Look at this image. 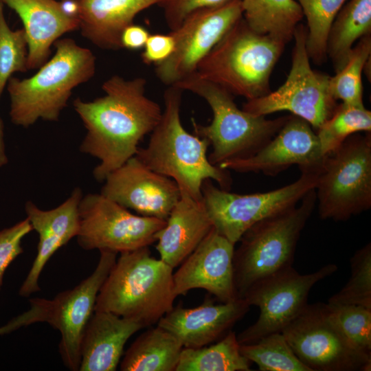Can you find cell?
<instances>
[{
	"label": "cell",
	"mask_w": 371,
	"mask_h": 371,
	"mask_svg": "<svg viewBox=\"0 0 371 371\" xmlns=\"http://www.w3.org/2000/svg\"><path fill=\"white\" fill-rule=\"evenodd\" d=\"M146 80L113 75L102 85L104 95L73 102L87 129L80 150L100 161L93 175L98 181L135 156L139 144L158 123L162 111L146 95Z\"/></svg>",
	"instance_id": "obj_1"
},
{
	"label": "cell",
	"mask_w": 371,
	"mask_h": 371,
	"mask_svg": "<svg viewBox=\"0 0 371 371\" xmlns=\"http://www.w3.org/2000/svg\"><path fill=\"white\" fill-rule=\"evenodd\" d=\"M183 92L175 85L164 91V111L147 146L139 147L135 156L152 170L173 179L181 196L200 201L205 180L215 181L220 188L229 190L232 178L228 170L209 161L210 142L184 128L180 116Z\"/></svg>",
	"instance_id": "obj_2"
},
{
	"label": "cell",
	"mask_w": 371,
	"mask_h": 371,
	"mask_svg": "<svg viewBox=\"0 0 371 371\" xmlns=\"http://www.w3.org/2000/svg\"><path fill=\"white\" fill-rule=\"evenodd\" d=\"M56 52L30 78L11 77L6 85L12 122L24 128L39 119L58 121L73 90L93 78L96 58L88 48L72 38H59Z\"/></svg>",
	"instance_id": "obj_3"
},
{
	"label": "cell",
	"mask_w": 371,
	"mask_h": 371,
	"mask_svg": "<svg viewBox=\"0 0 371 371\" xmlns=\"http://www.w3.org/2000/svg\"><path fill=\"white\" fill-rule=\"evenodd\" d=\"M176 297L173 268L144 247L120 253L100 289L94 311L133 319L145 328L170 311Z\"/></svg>",
	"instance_id": "obj_4"
},
{
	"label": "cell",
	"mask_w": 371,
	"mask_h": 371,
	"mask_svg": "<svg viewBox=\"0 0 371 371\" xmlns=\"http://www.w3.org/2000/svg\"><path fill=\"white\" fill-rule=\"evenodd\" d=\"M252 30L239 19L200 62L202 78L247 100L269 93L270 77L285 45Z\"/></svg>",
	"instance_id": "obj_5"
},
{
	"label": "cell",
	"mask_w": 371,
	"mask_h": 371,
	"mask_svg": "<svg viewBox=\"0 0 371 371\" xmlns=\"http://www.w3.org/2000/svg\"><path fill=\"white\" fill-rule=\"evenodd\" d=\"M203 98L212 111L207 125L196 124L194 132L212 146L207 156L215 166L234 159L247 158L269 142L279 131L289 115L267 119L238 107L234 95L221 86L192 74L175 85Z\"/></svg>",
	"instance_id": "obj_6"
},
{
	"label": "cell",
	"mask_w": 371,
	"mask_h": 371,
	"mask_svg": "<svg viewBox=\"0 0 371 371\" xmlns=\"http://www.w3.org/2000/svg\"><path fill=\"white\" fill-rule=\"evenodd\" d=\"M300 202L256 223L239 239L233 258L238 298L256 282L292 266L301 232L316 205L315 189Z\"/></svg>",
	"instance_id": "obj_7"
},
{
	"label": "cell",
	"mask_w": 371,
	"mask_h": 371,
	"mask_svg": "<svg viewBox=\"0 0 371 371\" xmlns=\"http://www.w3.org/2000/svg\"><path fill=\"white\" fill-rule=\"evenodd\" d=\"M321 219L348 221L371 207V134H353L324 157L315 188Z\"/></svg>",
	"instance_id": "obj_8"
},
{
	"label": "cell",
	"mask_w": 371,
	"mask_h": 371,
	"mask_svg": "<svg viewBox=\"0 0 371 371\" xmlns=\"http://www.w3.org/2000/svg\"><path fill=\"white\" fill-rule=\"evenodd\" d=\"M322 166V164L300 168L301 175L294 182L271 191L248 194L232 193L216 187L211 179L205 180L202 200L213 227L236 244L254 224L295 206L315 189Z\"/></svg>",
	"instance_id": "obj_9"
},
{
	"label": "cell",
	"mask_w": 371,
	"mask_h": 371,
	"mask_svg": "<svg viewBox=\"0 0 371 371\" xmlns=\"http://www.w3.org/2000/svg\"><path fill=\"white\" fill-rule=\"evenodd\" d=\"M306 35V27L299 23L293 34L291 67L285 82L276 91L247 100L243 110L261 116L289 111L306 120L315 131L332 115L337 104L330 91V76L311 68Z\"/></svg>",
	"instance_id": "obj_10"
},
{
	"label": "cell",
	"mask_w": 371,
	"mask_h": 371,
	"mask_svg": "<svg viewBox=\"0 0 371 371\" xmlns=\"http://www.w3.org/2000/svg\"><path fill=\"white\" fill-rule=\"evenodd\" d=\"M281 333L311 371H370L371 355L346 339L328 304H307Z\"/></svg>",
	"instance_id": "obj_11"
},
{
	"label": "cell",
	"mask_w": 371,
	"mask_h": 371,
	"mask_svg": "<svg viewBox=\"0 0 371 371\" xmlns=\"http://www.w3.org/2000/svg\"><path fill=\"white\" fill-rule=\"evenodd\" d=\"M337 270L328 264L315 272L300 274L292 266L274 273L251 285L243 299L256 306L260 315L256 322L237 335L240 344H250L269 334L281 332L308 304L312 287Z\"/></svg>",
	"instance_id": "obj_12"
},
{
	"label": "cell",
	"mask_w": 371,
	"mask_h": 371,
	"mask_svg": "<svg viewBox=\"0 0 371 371\" xmlns=\"http://www.w3.org/2000/svg\"><path fill=\"white\" fill-rule=\"evenodd\" d=\"M78 245L85 250L115 253L148 247L166 221L135 215L100 194L82 196L78 206Z\"/></svg>",
	"instance_id": "obj_13"
},
{
	"label": "cell",
	"mask_w": 371,
	"mask_h": 371,
	"mask_svg": "<svg viewBox=\"0 0 371 371\" xmlns=\"http://www.w3.org/2000/svg\"><path fill=\"white\" fill-rule=\"evenodd\" d=\"M100 252L93 272L74 288L59 293L51 300L36 298L41 322L48 323L60 333L59 352L64 365L71 371L79 370L85 330L94 312L100 289L117 259V253Z\"/></svg>",
	"instance_id": "obj_14"
},
{
	"label": "cell",
	"mask_w": 371,
	"mask_h": 371,
	"mask_svg": "<svg viewBox=\"0 0 371 371\" xmlns=\"http://www.w3.org/2000/svg\"><path fill=\"white\" fill-rule=\"evenodd\" d=\"M242 17L241 0L190 14L170 31L175 49L168 59L155 66L156 76L168 87L194 73L200 62Z\"/></svg>",
	"instance_id": "obj_15"
},
{
	"label": "cell",
	"mask_w": 371,
	"mask_h": 371,
	"mask_svg": "<svg viewBox=\"0 0 371 371\" xmlns=\"http://www.w3.org/2000/svg\"><path fill=\"white\" fill-rule=\"evenodd\" d=\"M100 194L144 216L166 220L181 197L176 182L135 155L110 172Z\"/></svg>",
	"instance_id": "obj_16"
},
{
	"label": "cell",
	"mask_w": 371,
	"mask_h": 371,
	"mask_svg": "<svg viewBox=\"0 0 371 371\" xmlns=\"http://www.w3.org/2000/svg\"><path fill=\"white\" fill-rule=\"evenodd\" d=\"M324 157L311 124L291 115L275 136L255 154L218 166L238 172H262L275 177L293 165L300 169L319 166Z\"/></svg>",
	"instance_id": "obj_17"
},
{
	"label": "cell",
	"mask_w": 371,
	"mask_h": 371,
	"mask_svg": "<svg viewBox=\"0 0 371 371\" xmlns=\"http://www.w3.org/2000/svg\"><path fill=\"white\" fill-rule=\"evenodd\" d=\"M234 246L213 227L173 273L177 297L191 289H203L221 302L237 299L234 280Z\"/></svg>",
	"instance_id": "obj_18"
},
{
	"label": "cell",
	"mask_w": 371,
	"mask_h": 371,
	"mask_svg": "<svg viewBox=\"0 0 371 371\" xmlns=\"http://www.w3.org/2000/svg\"><path fill=\"white\" fill-rule=\"evenodd\" d=\"M249 307L243 298L215 304L206 297L194 308H185L181 304L173 306L157 325L174 335L183 348H196L223 338Z\"/></svg>",
	"instance_id": "obj_19"
},
{
	"label": "cell",
	"mask_w": 371,
	"mask_h": 371,
	"mask_svg": "<svg viewBox=\"0 0 371 371\" xmlns=\"http://www.w3.org/2000/svg\"><path fill=\"white\" fill-rule=\"evenodd\" d=\"M82 197L81 190L76 188L67 200L49 210H41L32 201L25 203L27 218L39 240L36 258L19 291L21 297H27L40 291L38 280L45 265L58 249L77 236Z\"/></svg>",
	"instance_id": "obj_20"
},
{
	"label": "cell",
	"mask_w": 371,
	"mask_h": 371,
	"mask_svg": "<svg viewBox=\"0 0 371 371\" xmlns=\"http://www.w3.org/2000/svg\"><path fill=\"white\" fill-rule=\"evenodd\" d=\"M21 19L28 44L27 69L41 67L59 38L79 28V20L67 16L57 0H0Z\"/></svg>",
	"instance_id": "obj_21"
},
{
	"label": "cell",
	"mask_w": 371,
	"mask_h": 371,
	"mask_svg": "<svg viewBox=\"0 0 371 371\" xmlns=\"http://www.w3.org/2000/svg\"><path fill=\"white\" fill-rule=\"evenodd\" d=\"M142 328L133 319L95 311L82 336L79 370H115L126 341Z\"/></svg>",
	"instance_id": "obj_22"
},
{
	"label": "cell",
	"mask_w": 371,
	"mask_h": 371,
	"mask_svg": "<svg viewBox=\"0 0 371 371\" xmlns=\"http://www.w3.org/2000/svg\"><path fill=\"white\" fill-rule=\"evenodd\" d=\"M157 235L160 259L175 268L196 248L213 225L203 200L181 196Z\"/></svg>",
	"instance_id": "obj_23"
},
{
	"label": "cell",
	"mask_w": 371,
	"mask_h": 371,
	"mask_svg": "<svg viewBox=\"0 0 371 371\" xmlns=\"http://www.w3.org/2000/svg\"><path fill=\"white\" fill-rule=\"evenodd\" d=\"M160 0H77L79 30L84 38L99 48L122 49L123 30L136 16Z\"/></svg>",
	"instance_id": "obj_24"
},
{
	"label": "cell",
	"mask_w": 371,
	"mask_h": 371,
	"mask_svg": "<svg viewBox=\"0 0 371 371\" xmlns=\"http://www.w3.org/2000/svg\"><path fill=\"white\" fill-rule=\"evenodd\" d=\"M183 348L174 335L157 325L132 343L120 363V370L175 371Z\"/></svg>",
	"instance_id": "obj_25"
},
{
	"label": "cell",
	"mask_w": 371,
	"mask_h": 371,
	"mask_svg": "<svg viewBox=\"0 0 371 371\" xmlns=\"http://www.w3.org/2000/svg\"><path fill=\"white\" fill-rule=\"evenodd\" d=\"M371 33V0H350L344 5L330 28L326 55L335 72L346 63L358 39Z\"/></svg>",
	"instance_id": "obj_26"
},
{
	"label": "cell",
	"mask_w": 371,
	"mask_h": 371,
	"mask_svg": "<svg viewBox=\"0 0 371 371\" xmlns=\"http://www.w3.org/2000/svg\"><path fill=\"white\" fill-rule=\"evenodd\" d=\"M243 17L254 31L287 43L304 17L295 0H241Z\"/></svg>",
	"instance_id": "obj_27"
},
{
	"label": "cell",
	"mask_w": 371,
	"mask_h": 371,
	"mask_svg": "<svg viewBox=\"0 0 371 371\" xmlns=\"http://www.w3.org/2000/svg\"><path fill=\"white\" fill-rule=\"evenodd\" d=\"M250 366L240 351L237 335L229 330L210 346L183 348L175 371H249Z\"/></svg>",
	"instance_id": "obj_28"
},
{
	"label": "cell",
	"mask_w": 371,
	"mask_h": 371,
	"mask_svg": "<svg viewBox=\"0 0 371 371\" xmlns=\"http://www.w3.org/2000/svg\"><path fill=\"white\" fill-rule=\"evenodd\" d=\"M371 132V112L363 106L337 104L332 115L315 131L322 156L335 150L349 136Z\"/></svg>",
	"instance_id": "obj_29"
},
{
	"label": "cell",
	"mask_w": 371,
	"mask_h": 371,
	"mask_svg": "<svg viewBox=\"0 0 371 371\" xmlns=\"http://www.w3.org/2000/svg\"><path fill=\"white\" fill-rule=\"evenodd\" d=\"M307 22L306 48L310 60L324 63L331 25L346 0H295Z\"/></svg>",
	"instance_id": "obj_30"
},
{
	"label": "cell",
	"mask_w": 371,
	"mask_h": 371,
	"mask_svg": "<svg viewBox=\"0 0 371 371\" xmlns=\"http://www.w3.org/2000/svg\"><path fill=\"white\" fill-rule=\"evenodd\" d=\"M240 351L261 371H311L295 355L281 332L240 344Z\"/></svg>",
	"instance_id": "obj_31"
},
{
	"label": "cell",
	"mask_w": 371,
	"mask_h": 371,
	"mask_svg": "<svg viewBox=\"0 0 371 371\" xmlns=\"http://www.w3.org/2000/svg\"><path fill=\"white\" fill-rule=\"evenodd\" d=\"M370 54L371 35L368 34L353 47L344 67L330 76L329 88L335 100L348 105L363 106L362 74Z\"/></svg>",
	"instance_id": "obj_32"
},
{
	"label": "cell",
	"mask_w": 371,
	"mask_h": 371,
	"mask_svg": "<svg viewBox=\"0 0 371 371\" xmlns=\"http://www.w3.org/2000/svg\"><path fill=\"white\" fill-rule=\"evenodd\" d=\"M348 282L331 296L330 304H357L371 309V244L358 249L350 258Z\"/></svg>",
	"instance_id": "obj_33"
},
{
	"label": "cell",
	"mask_w": 371,
	"mask_h": 371,
	"mask_svg": "<svg viewBox=\"0 0 371 371\" xmlns=\"http://www.w3.org/2000/svg\"><path fill=\"white\" fill-rule=\"evenodd\" d=\"M3 6L0 1V99L12 74L28 70V44L25 30H12L10 27Z\"/></svg>",
	"instance_id": "obj_34"
},
{
	"label": "cell",
	"mask_w": 371,
	"mask_h": 371,
	"mask_svg": "<svg viewBox=\"0 0 371 371\" xmlns=\"http://www.w3.org/2000/svg\"><path fill=\"white\" fill-rule=\"evenodd\" d=\"M327 304L350 343L357 350L371 355V309L357 304Z\"/></svg>",
	"instance_id": "obj_35"
},
{
	"label": "cell",
	"mask_w": 371,
	"mask_h": 371,
	"mask_svg": "<svg viewBox=\"0 0 371 371\" xmlns=\"http://www.w3.org/2000/svg\"><path fill=\"white\" fill-rule=\"evenodd\" d=\"M240 0H160L157 3L169 29L179 27L192 13L205 8H218Z\"/></svg>",
	"instance_id": "obj_36"
},
{
	"label": "cell",
	"mask_w": 371,
	"mask_h": 371,
	"mask_svg": "<svg viewBox=\"0 0 371 371\" xmlns=\"http://www.w3.org/2000/svg\"><path fill=\"white\" fill-rule=\"evenodd\" d=\"M33 228L26 218L11 226L0 230V290L5 270L23 253V238Z\"/></svg>",
	"instance_id": "obj_37"
},
{
	"label": "cell",
	"mask_w": 371,
	"mask_h": 371,
	"mask_svg": "<svg viewBox=\"0 0 371 371\" xmlns=\"http://www.w3.org/2000/svg\"><path fill=\"white\" fill-rule=\"evenodd\" d=\"M175 49V41L170 32L167 34H150L141 54L146 65H158L168 59Z\"/></svg>",
	"instance_id": "obj_38"
},
{
	"label": "cell",
	"mask_w": 371,
	"mask_h": 371,
	"mask_svg": "<svg viewBox=\"0 0 371 371\" xmlns=\"http://www.w3.org/2000/svg\"><path fill=\"white\" fill-rule=\"evenodd\" d=\"M150 35L148 30L144 27L131 24L127 26L121 35V45L122 48L131 50L143 49Z\"/></svg>",
	"instance_id": "obj_39"
},
{
	"label": "cell",
	"mask_w": 371,
	"mask_h": 371,
	"mask_svg": "<svg viewBox=\"0 0 371 371\" xmlns=\"http://www.w3.org/2000/svg\"><path fill=\"white\" fill-rule=\"evenodd\" d=\"M32 315L29 311L12 319L8 324L0 327V335L10 333L22 326L32 324Z\"/></svg>",
	"instance_id": "obj_40"
},
{
	"label": "cell",
	"mask_w": 371,
	"mask_h": 371,
	"mask_svg": "<svg viewBox=\"0 0 371 371\" xmlns=\"http://www.w3.org/2000/svg\"><path fill=\"white\" fill-rule=\"evenodd\" d=\"M59 2L64 14L70 17L78 18L79 6L77 0H60Z\"/></svg>",
	"instance_id": "obj_41"
},
{
	"label": "cell",
	"mask_w": 371,
	"mask_h": 371,
	"mask_svg": "<svg viewBox=\"0 0 371 371\" xmlns=\"http://www.w3.org/2000/svg\"><path fill=\"white\" fill-rule=\"evenodd\" d=\"M8 159L5 153L4 142V126L3 120L0 118V168L7 164Z\"/></svg>",
	"instance_id": "obj_42"
}]
</instances>
